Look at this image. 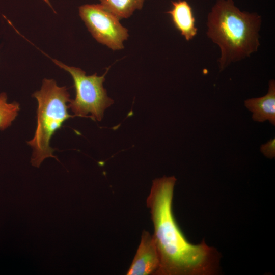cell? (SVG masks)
<instances>
[{
    "label": "cell",
    "mask_w": 275,
    "mask_h": 275,
    "mask_svg": "<svg viewBox=\"0 0 275 275\" xmlns=\"http://www.w3.org/2000/svg\"><path fill=\"white\" fill-rule=\"evenodd\" d=\"M176 178L153 180L146 203L154 226L152 235L159 258L156 275H210L217 272L219 255L205 241L194 244L184 235L172 210Z\"/></svg>",
    "instance_id": "6da1fadb"
},
{
    "label": "cell",
    "mask_w": 275,
    "mask_h": 275,
    "mask_svg": "<svg viewBox=\"0 0 275 275\" xmlns=\"http://www.w3.org/2000/svg\"><path fill=\"white\" fill-rule=\"evenodd\" d=\"M261 24L260 16L241 11L232 0L216 2L208 15L206 35L220 48L221 71L258 50Z\"/></svg>",
    "instance_id": "7a4b0ae2"
},
{
    "label": "cell",
    "mask_w": 275,
    "mask_h": 275,
    "mask_svg": "<svg viewBox=\"0 0 275 275\" xmlns=\"http://www.w3.org/2000/svg\"><path fill=\"white\" fill-rule=\"evenodd\" d=\"M37 100V127L33 138L28 144L33 148L32 166L39 168L46 158L53 157L50 139L66 120L74 115L68 112L70 94L66 87H59L53 79H44L40 90L33 95Z\"/></svg>",
    "instance_id": "3957f363"
},
{
    "label": "cell",
    "mask_w": 275,
    "mask_h": 275,
    "mask_svg": "<svg viewBox=\"0 0 275 275\" xmlns=\"http://www.w3.org/2000/svg\"><path fill=\"white\" fill-rule=\"evenodd\" d=\"M52 61L69 72L73 78L76 95L74 99L68 102V108L75 116L84 117L91 114L90 117L93 120L100 121L104 111L114 103L103 86L107 71L102 76H98L96 73L87 76L79 68L66 65L56 59Z\"/></svg>",
    "instance_id": "277c9868"
},
{
    "label": "cell",
    "mask_w": 275,
    "mask_h": 275,
    "mask_svg": "<svg viewBox=\"0 0 275 275\" xmlns=\"http://www.w3.org/2000/svg\"><path fill=\"white\" fill-rule=\"evenodd\" d=\"M79 14L89 31L99 43L113 50L124 48L128 30L120 19L100 4H86L79 7Z\"/></svg>",
    "instance_id": "5b68a950"
},
{
    "label": "cell",
    "mask_w": 275,
    "mask_h": 275,
    "mask_svg": "<svg viewBox=\"0 0 275 275\" xmlns=\"http://www.w3.org/2000/svg\"><path fill=\"white\" fill-rule=\"evenodd\" d=\"M159 258L155 240L149 232L143 230L136 254L127 275H156Z\"/></svg>",
    "instance_id": "8992f818"
},
{
    "label": "cell",
    "mask_w": 275,
    "mask_h": 275,
    "mask_svg": "<svg viewBox=\"0 0 275 275\" xmlns=\"http://www.w3.org/2000/svg\"><path fill=\"white\" fill-rule=\"evenodd\" d=\"M244 106L252 113L254 121L263 122L268 121L275 125V81L269 80L267 94L260 97L248 99Z\"/></svg>",
    "instance_id": "52a82bcc"
},
{
    "label": "cell",
    "mask_w": 275,
    "mask_h": 275,
    "mask_svg": "<svg viewBox=\"0 0 275 275\" xmlns=\"http://www.w3.org/2000/svg\"><path fill=\"white\" fill-rule=\"evenodd\" d=\"M172 9L167 13L170 15L174 26L186 40L193 39L197 34L198 29L191 7L184 0L172 2Z\"/></svg>",
    "instance_id": "ba28073f"
},
{
    "label": "cell",
    "mask_w": 275,
    "mask_h": 275,
    "mask_svg": "<svg viewBox=\"0 0 275 275\" xmlns=\"http://www.w3.org/2000/svg\"><path fill=\"white\" fill-rule=\"evenodd\" d=\"M100 4L120 20L129 18L142 8L145 0H99Z\"/></svg>",
    "instance_id": "9c48e42d"
},
{
    "label": "cell",
    "mask_w": 275,
    "mask_h": 275,
    "mask_svg": "<svg viewBox=\"0 0 275 275\" xmlns=\"http://www.w3.org/2000/svg\"><path fill=\"white\" fill-rule=\"evenodd\" d=\"M19 109L17 102L8 103L6 93H0V130H4L11 125Z\"/></svg>",
    "instance_id": "30bf717a"
},
{
    "label": "cell",
    "mask_w": 275,
    "mask_h": 275,
    "mask_svg": "<svg viewBox=\"0 0 275 275\" xmlns=\"http://www.w3.org/2000/svg\"><path fill=\"white\" fill-rule=\"evenodd\" d=\"M261 152L267 158L273 159L275 157V139H271L260 146Z\"/></svg>",
    "instance_id": "8fae6325"
},
{
    "label": "cell",
    "mask_w": 275,
    "mask_h": 275,
    "mask_svg": "<svg viewBox=\"0 0 275 275\" xmlns=\"http://www.w3.org/2000/svg\"><path fill=\"white\" fill-rule=\"evenodd\" d=\"M45 3H46L48 5H49V6H50V4L49 3V0H43Z\"/></svg>",
    "instance_id": "7c38bea8"
}]
</instances>
